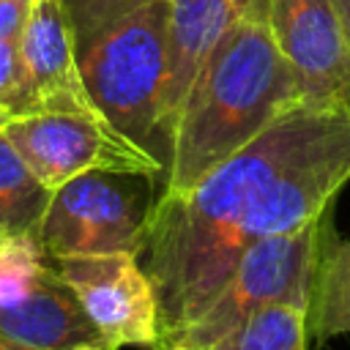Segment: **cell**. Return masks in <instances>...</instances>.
<instances>
[{"label": "cell", "instance_id": "cell-14", "mask_svg": "<svg viewBox=\"0 0 350 350\" xmlns=\"http://www.w3.org/2000/svg\"><path fill=\"white\" fill-rule=\"evenodd\" d=\"M306 342L309 309L295 304H273L246 317L211 350H306Z\"/></svg>", "mask_w": 350, "mask_h": 350}, {"label": "cell", "instance_id": "cell-18", "mask_svg": "<svg viewBox=\"0 0 350 350\" xmlns=\"http://www.w3.org/2000/svg\"><path fill=\"white\" fill-rule=\"evenodd\" d=\"M156 350H189L186 345H180V342H161Z\"/></svg>", "mask_w": 350, "mask_h": 350}, {"label": "cell", "instance_id": "cell-21", "mask_svg": "<svg viewBox=\"0 0 350 350\" xmlns=\"http://www.w3.org/2000/svg\"><path fill=\"white\" fill-rule=\"evenodd\" d=\"M0 249H3V243H0Z\"/></svg>", "mask_w": 350, "mask_h": 350}, {"label": "cell", "instance_id": "cell-9", "mask_svg": "<svg viewBox=\"0 0 350 350\" xmlns=\"http://www.w3.org/2000/svg\"><path fill=\"white\" fill-rule=\"evenodd\" d=\"M268 22L301 101L350 109V41L336 0H268Z\"/></svg>", "mask_w": 350, "mask_h": 350}, {"label": "cell", "instance_id": "cell-3", "mask_svg": "<svg viewBox=\"0 0 350 350\" xmlns=\"http://www.w3.org/2000/svg\"><path fill=\"white\" fill-rule=\"evenodd\" d=\"M63 3L77 66L93 107L159 161L164 186L170 167V142L164 134L170 0Z\"/></svg>", "mask_w": 350, "mask_h": 350}, {"label": "cell", "instance_id": "cell-11", "mask_svg": "<svg viewBox=\"0 0 350 350\" xmlns=\"http://www.w3.org/2000/svg\"><path fill=\"white\" fill-rule=\"evenodd\" d=\"M254 0H170V49L164 79V134H172L186 93L216 41L249 11Z\"/></svg>", "mask_w": 350, "mask_h": 350}, {"label": "cell", "instance_id": "cell-15", "mask_svg": "<svg viewBox=\"0 0 350 350\" xmlns=\"http://www.w3.org/2000/svg\"><path fill=\"white\" fill-rule=\"evenodd\" d=\"M0 109H5L11 118L36 112V96L25 68L19 33L0 38Z\"/></svg>", "mask_w": 350, "mask_h": 350}, {"label": "cell", "instance_id": "cell-5", "mask_svg": "<svg viewBox=\"0 0 350 350\" xmlns=\"http://www.w3.org/2000/svg\"><path fill=\"white\" fill-rule=\"evenodd\" d=\"M328 213L301 230L271 235L249 246L205 309L170 342H180L189 350H211L265 306L295 304L309 309Z\"/></svg>", "mask_w": 350, "mask_h": 350}, {"label": "cell", "instance_id": "cell-20", "mask_svg": "<svg viewBox=\"0 0 350 350\" xmlns=\"http://www.w3.org/2000/svg\"><path fill=\"white\" fill-rule=\"evenodd\" d=\"M8 118H11V115H8V112H5V109H0V129H3V126H5V123H8Z\"/></svg>", "mask_w": 350, "mask_h": 350}, {"label": "cell", "instance_id": "cell-2", "mask_svg": "<svg viewBox=\"0 0 350 350\" xmlns=\"http://www.w3.org/2000/svg\"><path fill=\"white\" fill-rule=\"evenodd\" d=\"M298 101L295 74L268 22V0H254L216 41L186 93L159 194L189 191Z\"/></svg>", "mask_w": 350, "mask_h": 350}, {"label": "cell", "instance_id": "cell-12", "mask_svg": "<svg viewBox=\"0 0 350 350\" xmlns=\"http://www.w3.org/2000/svg\"><path fill=\"white\" fill-rule=\"evenodd\" d=\"M52 191L0 129V243L36 241Z\"/></svg>", "mask_w": 350, "mask_h": 350}, {"label": "cell", "instance_id": "cell-19", "mask_svg": "<svg viewBox=\"0 0 350 350\" xmlns=\"http://www.w3.org/2000/svg\"><path fill=\"white\" fill-rule=\"evenodd\" d=\"M0 350H33V347H22V345H14V342L0 339Z\"/></svg>", "mask_w": 350, "mask_h": 350}, {"label": "cell", "instance_id": "cell-10", "mask_svg": "<svg viewBox=\"0 0 350 350\" xmlns=\"http://www.w3.org/2000/svg\"><path fill=\"white\" fill-rule=\"evenodd\" d=\"M25 68L41 109H96L74 55L71 22L63 0H30L19 30Z\"/></svg>", "mask_w": 350, "mask_h": 350}, {"label": "cell", "instance_id": "cell-6", "mask_svg": "<svg viewBox=\"0 0 350 350\" xmlns=\"http://www.w3.org/2000/svg\"><path fill=\"white\" fill-rule=\"evenodd\" d=\"M0 339L33 350H112L36 241L0 249Z\"/></svg>", "mask_w": 350, "mask_h": 350}, {"label": "cell", "instance_id": "cell-8", "mask_svg": "<svg viewBox=\"0 0 350 350\" xmlns=\"http://www.w3.org/2000/svg\"><path fill=\"white\" fill-rule=\"evenodd\" d=\"M55 268L112 350L159 347V298L139 254L57 257Z\"/></svg>", "mask_w": 350, "mask_h": 350}, {"label": "cell", "instance_id": "cell-4", "mask_svg": "<svg viewBox=\"0 0 350 350\" xmlns=\"http://www.w3.org/2000/svg\"><path fill=\"white\" fill-rule=\"evenodd\" d=\"M159 183L148 172L90 170L52 191L36 243L52 260L142 254Z\"/></svg>", "mask_w": 350, "mask_h": 350}, {"label": "cell", "instance_id": "cell-1", "mask_svg": "<svg viewBox=\"0 0 350 350\" xmlns=\"http://www.w3.org/2000/svg\"><path fill=\"white\" fill-rule=\"evenodd\" d=\"M347 180L350 109L298 101L189 191L159 194L139 260L161 342L205 309L249 246L317 221Z\"/></svg>", "mask_w": 350, "mask_h": 350}, {"label": "cell", "instance_id": "cell-7", "mask_svg": "<svg viewBox=\"0 0 350 350\" xmlns=\"http://www.w3.org/2000/svg\"><path fill=\"white\" fill-rule=\"evenodd\" d=\"M3 131L49 189L90 170L148 172L161 189L159 161L120 134L98 109L27 112L8 118Z\"/></svg>", "mask_w": 350, "mask_h": 350}, {"label": "cell", "instance_id": "cell-13", "mask_svg": "<svg viewBox=\"0 0 350 350\" xmlns=\"http://www.w3.org/2000/svg\"><path fill=\"white\" fill-rule=\"evenodd\" d=\"M350 334V238H339L325 221L309 301V339L325 342Z\"/></svg>", "mask_w": 350, "mask_h": 350}, {"label": "cell", "instance_id": "cell-17", "mask_svg": "<svg viewBox=\"0 0 350 350\" xmlns=\"http://www.w3.org/2000/svg\"><path fill=\"white\" fill-rule=\"evenodd\" d=\"M336 8H339V16H342V25H345L347 41H350V0H336Z\"/></svg>", "mask_w": 350, "mask_h": 350}, {"label": "cell", "instance_id": "cell-16", "mask_svg": "<svg viewBox=\"0 0 350 350\" xmlns=\"http://www.w3.org/2000/svg\"><path fill=\"white\" fill-rule=\"evenodd\" d=\"M30 0H0V38L16 36L25 25Z\"/></svg>", "mask_w": 350, "mask_h": 350}]
</instances>
